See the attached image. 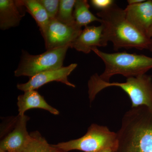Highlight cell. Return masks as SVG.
Instances as JSON below:
<instances>
[{"label": "cell", "instance_id": "1", "mask_svg": "<svg viewBox=\"0 0 152 152\" xmlns=\"http://www.w3.org/2000/svg\"><path fill=\"white\" fill-rule=\"evenodd\" d=\"M97 15L101 20L103 38L106 46L110 42L115 50L122 48L148 50L151 38L129 21L124 10L114 4L97 13Z\"/></svg>", "mask_w": 152, "mask_h": 152}, {"label": "cell", "instance_id": "2", "mask_svg": "<svg viewBox=\"0 0 152 152\" xmlns=\"http://www.w3.org/2000/svg\"><path fill=\"white\" fill-rule=\"evenodd\" d=\"M114 152H152V110L145 106L132 108L124 115L117 133Z\"/></svg>", "mask_w": 152, "mask_h": 152}, {"label": "cell", "instance_id": "3", "mask_svg": "<svg viewBox=\"0 0 152 152\" xmlns=\"http://www.w3.org/2000/svg\"><path fill=\"white\" fill-rule=\"evenodd\" d=\"M110 87L121 88L127 94L132 102V108L145 106L152 110V79L151 76L141 75L127 78L125 83H110L101 80L98 74L90 78L88 82L89 98L94 100L102 90Z\"/></svg>", "mask_w": 152, "mask_h": 152}, {"label": "cell", "instance_id": "4", "mask_svg": "<svg viewBox=\"0 0 152 152\" xmlns=\"http://www.w3.org/2000/svg\"><path fill=\"white\" fill-rule=\"evenodd\" d=\"M92 51L104 64V71L99 77L105 82H110L115 75H121L127 78L135 77L145 75L152 69V58L145 55L126 52L109 53L100 50L97 48H93Z\"/></svg>", "mask_w": 152, "mask_h": 152}, {"label": "cell", "instance_id": "5", "mask_svg": "<svg viewBox=\"0 0 152 152\" xmlns=\"http://www.w3.org/2000/svg\"><path fill=\"white\" fill-rule=\"evenodd\" d=\"M53 145L67 152L72 150L99 152L105 149H110L114 152L118 145V138L117 133L107 127L92 124L81 137Z\"/></svg>", "mask_w": 152, "mask_h": 152}, {"label": "cell", "instance_id": "6", "mask_svg": "<svg viewBox=\"0 0 152 152\" xmlns=\"http://www.w3.org/2000/svg\"><path fill=\"white\" fill-rule=\"evenodd\" d=\"M69 48L67 46L48 50L38 55L30 54L23 50L20 61L15 72V76L31 77L45 71L61 68Z\"/></svg>", "mask_w": 152, "mask_h": 152}, {"label": "cell", "instance_id": "7", "mask_svg": "<svg viewBox=\"0 0 152 152\" xmlns=\"http://www.w3.org/2000/svg\"><path fill=\"white\" fill-rule=\"evenodd\" d=\"M82 31L81 27L77 24L66 25L53 19L41 34L48 50L67 46L71 48Z\"/></svg>", "mask_w": 152, "mask_h": 152}, {"label": "cell", "instance_id": "8", "mask_svg": "<svg viewBox=\"0 0 152 152\" xmlns=\"http://www.w3.org/2000/svg\"><path fill=\"white\" fill-rule=\"evenodd\" d=\"M77 64H72L67 66L59 69L45 71L30 78L28 81L25 83L18 84L19 90L25 92L35 90L50 82H61L69 87L75 88V86L68 80V76L77 68Z\"/></svg>", "mask_w": 152, "mask_h": 152}, {"label": "cell", "instance_id": "9", "mask_svg": "<svg viewBox=\"0 0 152 152\" xmlns=\"http://www.w3.org/2000/svg\"><path fill=\"white\" fill-rule=\"evenodd\" d=\"M29 119V118L25 115L19 116L14 129L1 141L0 151L23 152L31 139L26 127Z\"/></svg>", "mask_w": 152, "mask_h": 152}, {"label": "cell", "instance_id": "10", "mask_svg": "<svg viewBox=\"0 0 152 152\" xmlns=\"http://www.w3.org/2000/svg\"><path fill=\"white\" fill-rule=\"evenodd\" d=\"M124 10L129 21L148 35L152 26V1H145L137 4L127 5Z\"/></svg>", "mask_w": 152, "mask_h": 152}, {"label": "cell", "instance_id": "11", "mask_svg": "<svg viewBox=\"0 0 152 152\" xmlns=\"http://www.w3.org/2000/svg\"><path fill=\"white\" fill-rule=\"evenodd\" d=\"M102 26H87L80 33L71 48L86 54L89 53L94 48L105 47L103 38Z\"/></svg>", "mask_w": 152, "mask_h": 152}, {"label": "cell", "instance_id": "12", "mask_svg": "<svg viewBox=\"0 0 152 152\" xmlns=\"http://www.w3.org/2000/svg\"><path fill=\"white\" fill-rule=\"evenodd\" d=\"M19 116L25 115V112L31 109H43L54 115L59 114V112L49 105L44 98L36 90L27 91L18 98Z\"/></svg>", "mask_w": 152, "mask_h": 152}, {"label": "cell", "instance_id": "13", "mask_svg": "<svg viewBox=\"0 0 152 152\" xmlns=\"http://www.w3.org/2000/svg\"><path fill=\"white\" fill-rule=\"evenodd\" d=\"M15 1H0V28L8 29L19 26L24 15L20 14Z\"/></svg>", "mask_w": 152, "mask_h": 152}, {"label": "cell", "instance_id": "14", "mask_svg": "<svg viewBox=\"0 0 152 152\" xmlns=\"http://www.w3.org/2000/svg\"><path fill=\"white\" fill-rule=\"evenodd\" d=\"M15 2L19 7H24L27 12L34 18L41 32L45 28L51 20L46 11L38 0H19Z\"/></svg>", "mask_w": 152, "mask_h": 152}, {"label": "cell", "instance_id": "15", "mask_svg": "<svg viewBox=\"0 0 152 152\" xmlns=\"http://www.w3.org/2000/svg\"><path fill=\"white\" fill-rule=\"evenodd\" d=\"M90 6L86 0H77L74 7V17L77 24L86 27L95 21L100 23L101 19L96 17L90 10Z\"/></svg>", "mask_w": 152, "mask_h": 152}, {"label": "cell", "instance_id": "16", "mask_svg": "<svg viewBox=\"0 0 152 152\" xmlns=\"http://www.w3.org/2000/svg\"><path fill=\"white\" fill-rule=\"evenodd\" d=\"M30 135L29 142L23 152H67L48 143L37 131Z\"/></svg>", "mask_w": 152, "mask_h": 152}, {"label": "cell", "instance_id": "17", "mask_svg": "<svg viewBox=\"0 0 152 152\" xmlns=\"http://www.w3.org/2000/svg\"><path fill=\"white\" fill-rule=\"evenodd\" d=\"M76 1V0H60L59 8L55 19L66 25L77 24L73 12Z\"/></svg>", "mask_w": 152, "mask_h": 152}, {"label": "cell", "instance_id": "18", "mask_svg": "<svg viewBox=\"0 0 152 152\" xmlns=\"http://www.w3.org/2000/svg\"><path fill=\"white\" fill-rule=\"evenodd\" d=\"M44 7L50 20L56 18L59 8V0H38Z\"/></svg>", "mask_w": 152, "mask_h": 152}, {"label": "cell", "instance_id": "19", "mask_svg": "<svg viewBox=\"0 0 152 152\" xmlns=\"http://www.w3.org/2000/svg\"><path fill=\"white\" fill-rule=\"evenodd\" d=\"M91 3L94 7L101 11L107 10L115 4L113 0H92Z\"/></svg>", "mask_w": 152, "mask_h": 152}, {"label": "cell", "instance_id": "20", "mask_svg": "<svg viewBox=\"0 0 152 152\" xmlns=\"http://www.w3.org/2000/svg\"><path fill=\"white\" fill-rule=\"evenodd\" d=\"M144 0H128V5L137 4L144 1Z\"/></svg>", "mask_w": 152, "mask_h": 152}, {"label": "cell", "instance_id": "21", "mask_svg": "<svg viewBox=\"0 0 152 152\" xmlns=\"http://www.w3.org/2000/svg\"><path fill=\"white\" fill-rule=\"evenodd\" d=\"M148 36L150 38H152V26L151 28H150L149 30L148 31Z\"/></svg>", "mask_w": 152, "mask_h": 152}, {"label": "cell", "instance_id": "22", "mask_svg": "<svg viewBox=\"0 0 152 152\" xmlns=\"http://www.w3.org/2000/svg\"><path fill=\"white\" fill-rule=\"evenodd\" d=\"M99 152H113V151L110 149H105L102 150Z\"/></svg>", "mask_w": 152, "mask_h": 152}, {"label": "cell", "instance_id": "23", "mask_svg": "<svg viewBox=\"0 0 152 152\" xmlns=\"http://www.w3.org/2000/svg\"><path fill=\"white\" fill-rule=\"evenodd\" d=\"M148 50L152 53V38H151V44H150L149 48Z\"/></svg>", "mask_w": 152, "mask_h": 152}, {"label": "cell", "instance_id": "24", "mask_svg": "<svg viewBox=\"0 0 152 152\" xmlns=\"http://www.w3.org/2000/svg\"><path fill=\"white\" fill-rule=\"evenodd\" d=\"M0 152H8L4 151H0Z\"/></svg>", "mask_w": 152, "mask_h": 152}]
</instances>
